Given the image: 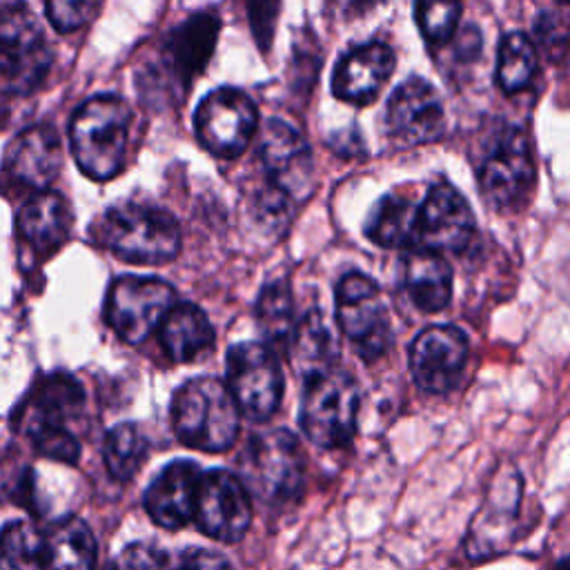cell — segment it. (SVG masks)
Returning <instances> with one entry per match:
<instances>
[{
    "instance_id": "1",
    "label": "cell",
    "mask_w": 570,
    "mask_h": 570,
    "mask_svg": "<svg viewBox=\"0 0 570 570\" xmlns=\"http://www.w3.org/2000/svg\"><path fill=\"white\" fill-rule=\"evenodd\" d=\"M131 127L129 105L111 94L85 100L69 125L71 154L80 171L94 180H109L125 167Z\"/></svg>"
},
{
    "instance_id": "2",
    "label": "cell",
    "mask_w": 570,
    "mask_h": 570,
    "mask_svg": "<svg viewBox=\"0 0 570 570\" xmlns=\"http://www.w3.org/2000/svg\"><path fill=\"white\" fill-rule=\"evenodd\" d=\"M96 238L111 254L136 265L169 263L180 249L176 218L167 209L131 200L118 203L100 216Z\"/></svg>"
},
{
    "instance_id": "3",
    "label": "cell",
    "mask_w": 570,
    "mask_h": 570,
    "mask_svg": "<svg viewBox=\"0 0 570 570\" xmlns=\"http://www.w3.org/2000/svg\"><path fill=\"white\" fill-rule=\"evenodd\" d=\"M176 439L194 450L225 452L238 436V410L220 379L196 376L171 396Z\"/></svg>"
},
{
    "instance_id": "4",
    "label": "cell",
    "mask_w": 570,
    "mask_h": 570,
    "mask_svg": "<svg viewBox=\"0 0 570 570\" xmlns=\"http://www.w3.org/2000/svg\"><path fill=\"white\" fill-rule=\"evenodd\" d=\"M240 483L263 503L283 505L298 497L305 476V456L289 430L256 432L238 459Z\"/></svg>"
},
{
    "instance_id": "5",
    "label": "cell",
    "mask_w": 570,
    "mask_h": 570,
    "mask_svg": "<svg viewBox=\"0 0 570 570\" xmlns=\"http://www.w3.org/2000/svg\"><path fill=\"white\" fill-rule=\"evenodd\" d=\"M301 428L305 436L325 450L343 448L356 432L358 385L347 372L330 370L303 381Z\"/></svg>"
},
{
    "instance_id": "6",
    "label": "cell",
    "mask_w": 570,
    "mask_h": 570,
    "mask_svg": "<svg viewBox=\"0 0 570 570\" xmlns=\"http://www.w3.org/2000/svg\"><path fill=\"white\" fill-rule=\"evenodd\" d=\"M225 370V387L238 414L263 423L278 410L285 381L272 347L258 341H240L227 350Z\"/></svg>"
},
{
    "instance_id": "7",
    "label": "cell",
    "mask_w": 570,
    "mask_h": 570,
    "mask_svg": "<svg viewBox=\"0 0 570 570\" xmlns=\"http://www.w3.org/2000/svg\"><path fill=\"white\" fill-rule=\"evenodd\" d=\"M334 301L336 325L358 356L363 361L383 356L394 341V332L379 285L361 272H347L336 285Z\"/></svg>"
},
{
    "instance_id": "8",
    "label": "cell",
    "mask_w": 570,
    "mask_h": 570,
    "mask_svg": "<svg viewBox=\"0 0 570 570\" xmlns=\"http://www.w3.org/2000/svg\"><path fill=\"white\" fill-rule=\"evenodd\" d=\"M51 67L40 22L24 4L0 9V80L11 94L33 91Z\"/></svg>"
},
{
    "instance_id": "9",
    "label": "cell",
    "mask_w": 570,
    "mask_h": 570,
    "mask_svg": "<svg viewBox=\"0 0 570 570\" xmlns=\"http://www.w3.org/2000/svg\"><path fill=\"white\" fill-rule=\"evenodd\" d=\"M176 303L169 283L156 276H118L105 298V318L109 327L127 343H142Z\"/></svg>"
},
{
    "instance_id": "10",
    "label": "cell",
    "mask_w": 570,
    "mask_h": 570,
    "mask_svg": "<svg viewBox=\"0 0 570 570\" xmlns=\"http://www.w3.org/2000/svg\"><path fill=\"white\" fill-rule=\"evenodd\" d=\"M258 125V109L236 87H218L203 96L194 114L198 142L218 158H238Z\"/></svg>"
},
{
    "instance_id": "11",
    "label": "cell",
    "mask_w": 570,
    "mask_h": 570,
    "mask_svg": "<svg viewBox=\"0 0 570 570\" xmlns=\"http://www.w3.org/2000/svg\"><path fill=\"white\" fill-rule=\"evenodd\" d=\"M534 185V156L523 129L505 127L479 165V187L494 209H517Z\"/></svg>"
},
{
    "instance_id": "12",
    "label": "cell",
    "mask_w": 570,
    "mask_h": 570,
    "mask_svg": "<svg viewBox=\"0 0 570 570\" xmlns=\"http://www.w3.org/2000/svg\"><path fill=\"white\" fill-rule=\"evenodd\" d=\"M476 229L470 203L448 180L434 183L414 216V252H461Z\"/></svg>"
},
{
    "instance_id": "13",
    "label": "cell",
    "mask_w": 570,
    "mask_h": 570,
    "mask_svg": "<svg viewBox=\"0 0 570 570\" xmlns=\"http://www.w3.org/2000/svg\"><path fill=\"white\" fill-rule=\"evenodd\" d=\"M194 521L203 534L223 543H236L252 523L249 492L240 479L227 470H207L200 474Z\"/></svg>"
},
{
    "instance_id": "14",
    "label": "cell",
    "mask_w": 570,
    "mask_h": 570,
    "mask_svg": "<svg viewBox=\"0 0 570 570\" xmlns=\"http://www.w3.org/2000/svg\"><path fill=\"white\" fill-rule=\"evenodd\" d=\"M385 131L396 147L436 142L445 134V109L439 91L419 76L403 80L387 100Z\"/></svg>"
},
{
    "instance_id": "15",
    "label": "cell",
    "mask_w": 570,
    "mask_h": 570,
    "mask_svg": "<svg viewBox=\"0 0 570 570\" xmlns=\"http://www.w3.org/2000/svg\"><path fill=\"white\" fill-rule=\"evenodd\" d=\"M261 163L267 187L276 189L292 203L307 198L314 185V163L305 138L287 122L272 118L261 138Z\"/></svg>"
},
{
    "instance_id": "16",
    "label": "cell",
    "mask_w": 570,
    "mask_h": 570,
    "mask_svg": "<svg viewBox=\"0 0 570 570\" xmlns=\"http://www.w3.org/2000/svg\"><path fill=\"white\" fill-rule=\"evenodd\" d=\"M468 361V336L454 325H430L410 347V372L428 394H445L461 381Z\"/></svg>"
},
{
    "instance_id": "17",
    "label": "cell",
    "mask_w": 570,
    "mask_h": 570,
    "mask_svg": "<svg viewBox=\"0 0 570 570\" xmlns=\"http://www.w3.org/2000/svg\"><path fill=\"white\" fill-rule=\"evenodd\" d=\"M394 51L379 40L347 49L332 73V91L352 105L372 102L394 71Z\"/></svg>"
},
{
    "instance_id": "18",
    "label": "cell",
    "mask_w": 570,
    "mask_h": 570,
    "mask_svg": "<svg viewBox=\"0 0 570 570\" xmlns=\"http://www.w3.org/2000/svg\"><path fill=\"white\" fill-rule=\"evenodd\" d=\"M200 474L198 463L189 459L171 461L156 474L142 497V505L156 525L176 530L194 519Z\"/></svg>"
},
{
    "instance_id": "19",
    "label": "cell",
    "mask_w": 570,
    "mask_h": 570,
    "mask_svg": "<svg viewBox=\"0 0 570 570\" xmlns=\"http://www.w3.org/2000/svg\"><path fill=\"white\" fill-rule=\"evenodd\" d=\"M4 167L18 183L45 191L60 174L62 147L51 125H33L20 131L7 149Z\"/></svg>"
},
{
    "instance_id": "20",
    "label": "cell",
    "mask_w": 570,
    "mask_h": 570,
    "mask_svg": "<svg viewBox=\"0 0 570 570\" xmlns=\"http://www.w3.org/2000/svg\"><path fill=\"white\" fill-rule=\"evenodd\" d=\"M71 209L67 200L51 189L36 191L18 214V232L22 240L40 252H56L69 236Z\"/></svg>"
},
{
    "instance_id": "21",
    "label": "cell",
    "mask_w": 570,
    "mask_h": 570,
    "mask_svg": "<svg viewBox=\"0 0 570 570\" xmlns=\"http://www.w3.org/2000/svg\"><path fill=\"white\" fill-rule=\"evenodd\" d=\"M218 36V16L216 13H196L189 16L180 27H176L167 40L165 53L171 67V73L189 87L191 78L200 73L205 62L212 56Z\"/></svg>"
},
{
    "instance_id": "22",
    "label": "cell",
    "mask_w": 570,
    "mask_h": 570,
    "mask_svg": "<svg viewBox=\"0 0 570 570\" xmlns=\"http://www.w3.org/2000/svg\"><path fill=\"white\" fill-rule=\"evenodd\" d=\"M158 338L171 361L189 363L212 350L214 327L194 303H174L158 325Z\"/></svg>"
},
{
    "instance_id": "23",
    "label": "cell",
    "mask_w": 570,
    "mask_h": 570,
    "mask_svg": "<svg viewBox=\"0 0 570 570\" xmlns=\"http://www.w3.org/2000/svg\"><path fill=\"white\" fill-rule=\"evenodd\" d=\"M96 539L78 517H62L42 532V570H94Z\"/></svg>"
},
{
    "instance_id": "24",
    "label": "cell",
    "mask_w": 570,
    "mask_h": 570,
    "mask_svg": "<svg viewBox=\"0 0 570 570\" xmlns=\"http://www.w3.org/2000/svg\"><path fill=\"white\" fill-rule=\"evenodd\" d=\"M403 287L421 312H441L452 298V267L441 254L407 252L403 258Z\"/></svg>"
},
{
    "instance_id": "25",
    "label": "cell",
    "mask_w": 570,
    "mask_h": 570,
    "mask_svg": "<svg viewBox=\"0 0 570 570\" xmlns=\"http://www.w3.org/2000/svg\"><path fill=\"white\" fill-rule=\"evenodd\" d=\"M287 352L303 381L334 370L338 347L330 327L325 325L323 312L309 309L301 321H296V330Z\"/></svg>"
},
{
    "instance_id": "26",
    "label": "cell",
    "mask_w": 570,
    "mask_h": 570,
    "mask_svg": "<svg viewBox=\"0 0 570 570\" xmlns=\"http://www.w3.org/2000/svg\"><path fill=\"white\" fill-rule=\"evenodd\" d=\"M31 419L27 425H56L67 428V421L73 419L85 405L82 385L67 372H56L33 387L31 392Z\"/></svg>"
},
{
    "instance_id": "27",
    "label": "cell",
    "mask_w": 570,
    "mask_h": 570,
    "mask_svg": "<svg viewBox=\"0 0 570 570\" xmlns=\"http://www.w3.org/2000/svg\"><path fill=\"white\" fill-rule=\"evenodd\" d=\"M414 216L416 203L407 196H381L365 218V236L381 247H396L414 252Z\"/></svg>"
},
{
    "instance_id": "28",
    "label": "cell",
    "mask_w": 570,
    "mask_h": 570,
    "mask_svg": "<svg viewBox=\"0 0 570 570\" xmlns=\"http://www.w3.org/2000/svg\"><path fill=\"white\" fill-rule=\"evenodd\" d=\"M256 323L272 347L287 352L296 330V316L292 289L285 281H274L261 289L256 301Z\"/></svg>"
},
{
    "instance_id": "29",
    "label": "cell",
    "mask_w": 570,
    "mask_h": 570,
    "mask_svg": "<svg viewBox=\"0 0 570 570\" xmlns=\"http://www.w3.org/2000/svg\"><path fill=\"white\" fill-rule=\"evenodd\" d=\"M537 76V51L532 40L521 31H510L497 47V85L505 94L523 91Z\"/></svg>"
},
{
    "instance_id": "30",
    "label": "cell",
    "mask_w": 570,
    "mask_h": 570,
    "mask_svg": "<svg viewBox=\"0 0 570 570\" xmlns=\"http://www.w3.org/2000/svg\"><path fill=\"white\" fill-rule=\"evenodd\" d=\"M147 454V441L136 423H118L105 436V465L111 479L129 481Z\"/></svg>"
},
{
    "instance_id": "31",
    "label": "cell",
    "mask_w": 570,
    "mask_h": 570,
    "mask_svg": "<svg viewBox=\"0 0 570 570\" xmlns=\"http://www.w3.org/2000/svg\"><path fill=\"white\" fill-rule=\"evenodd\" d=\"M0 570H42V532L13 521L0 532Z\"/></svg>"
},
{
    "instance_id": "32",
    "label": "cell",
    "mask_w": 570,
    "mask_h": 570,
    "mask_svg": "<svg viewBox=\"0 0 570 570\" xmlns=\"http://www.w3.org/2000/svg\"><path fill=\"white\" fill-rule=\"evenodd\" d=\"M459 16V2H419L414 9L416 24L430 45L445 42L454 33Z\"/></svg>"
},
{
    "instance_id": "33",
    "label": "cell",
    "mask_w": 570,
    "mask_h": 570,
    "mask_svg": "<svg viewBox=\"0 0 570 570\" xmlns=\"http://www.w3.org/2000/svg\"><path fill=\"white\" fill-rule=\"evenodd\" d=\"M27 434L33 443V448L53 461L73 465L80 459V443L69 432V428H56V425H27Z\"/></svg>"
},
{
    "instance_id": "34",
    "label": "cell",
    "mask_w": 570,
    "mask_h": 570,
    "mask_svg": "<svg viewBox=\"0 0 570 570\" xmlns=\"http://www.w3.org/2000/svg\"><path fill=\"white\" fill-rule=\"evenodd\" d=\"M114 570H171V566L163 550L149 543H131L118 554Z\"/></svg>"
},
{
    "instance_id": "35",
    "label": "cell",
    "mask_w": 570,
    "mask_h": 570,
    "mask_svg": "<svg viewBox=\"0 0 570 570\" xmlns=\"http://www.w3.org/2000/svg\"><path fill=\"white\" fill-rule=\"evenodd\" d=\"M96 9H98V4H94V2H69V0H56V2L45 4L49 22L62 33L82 27Z\"/></svg>"
},
{
    "instance_id": "36",
    "label": "cell",
    "mask_w": 570,
    "mask_h": 570,
    "mask_svg": "<svg viewBox=\"0 0 570 570\" xmlns=\"http://www.w3.org/2000/svg\"><path fill=\"white\" fill-rule=\"evenodd\" d=\"M176 570H234L229 561L207 548H189L183 552Z\"/></svg>"
}]
</instances>
